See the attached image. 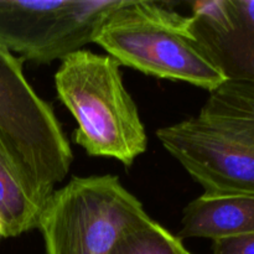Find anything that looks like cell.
Here are the masks:
<instances>
[{"instance_id": "cell-6", "label": "cell", "mask_w": 254, "mask_h": 254, "mask_svg": "<svg viewBox=\"0 0 254 254\" xmlns=\"http://www.w3.org/2000/svg\"><path fill=\"white\" fill-rule=\"evenodd\" d=\"M122 0H0V44L35 64L83 50Z\"/></svg>"}, {"instance_id": "cell-2", "label": "cell", "mask_w": 254, "mask_h": 254, "mask_svg": "<svg viewBox=\"0 0 254 254\" xmlns=\"http://www.w3.org/2000/svg\"><path fill=\"white\" fill-rule=\"evenodd\" d=\"M121 66L109 55L79 50L62 60L55 86L77 123L74 143L88 155L130 166L146 151L148 135Z\"/></svg>"}, {"instance_id": "cell-9", "label": "cell", "mask_w": 254, "mask_h": 254, "mask_svg": "<svg viewBox=\"0 0 254 254\" xmlns=\"http://www.w3.org/2000/svg\"><path fill=\"white\" fill-rule=\"evenodd\" d=\"M46 202L0 141V222L2 237H17L37 228Z\"/></svg>"}, {"instance_id": "cell-5", "label": "cell", "mask_w": 254, "mask_h": 254, "mask_svg": "<svg viewBox=\"0 0 254 254\" xmlns=\"http://www.w3.org/2000/svg\"><path fill=\"white\" fill-rule=\"evenodd\" d=\"M0 141L37 192L49 200L73 154L49 102L35 92L21 57L0 44Z\"/></svg>"}, {"instance_id": "cell-3", "label": "cell", "mask_w": 254, "mask_h": 254, "mask_svg": "<svg viewBox=\"0 0 254 254\" xmlns=\"http://www.w3.org/2000/svg\"><path fill=\"white\" fill-rule=\"evenodd\" d=\"M122 66L213 91L227 79L208 60L184 16L160 1L122 0L93 37Z\"/></svg>"}, {"instance_id": "cell-1", "label": "cell", "mask_w": 254, "mask_h": 254, "mask_svg": "<svg viewBox=\"0 0 254 254\" xmlns=\"http://www.w3.org/2000/svg\"><path fill=\"white\" fill-rule=\"evenodd\" d=\"M156 136L203 193L254 196V82L227 79L197 116Z\"/></svg>"}, {"instance_id": "cell-10", "label": "cell", "mask_w": 254, "mask_h": 254, "mask_svg": "<svg viewBox=\"0 0 254 254\" xmlns=\"http://www.w3.org/2000/svg\"><path fill=\"white\" fill-rule=\"evenodd\" d=\"M178 236L153 218L133 226L119 236L107 254H186Z\"/></svg>"}, {"instance_id": "cell-4", "label": "cell", "mask_w": 254, "mask_h": 254, "mask_svg": "<svg viewBox=\"0 0 254 254\" xmlns=\"http://www.w3.org/2000/svg\"><path fill=\"white\" fill-rule=\"evenodd\" d=\"M149 218L118 176L93 175L55 190L37 228L46 254H107L122 233Z\"/></svg>"}, {"instance_id": "cell-11", "label": "cell", "mask_w": 254, "mask_h": 254, "mask_svg": "<svg viewBox=\"0 0 254 254\" xmlns=\"http://www.w3.org/2000/svg\"><path fill=\"white\" fill-rule=\"evenodd\" d=\"M212 254H254V233L213 241Z\"/></svg>"}, {"instance_id": "cell-13", "label": "cell", "mask_w": 254, "mask_h": 254, "mask_svg": "<svg viewBox=\"0 0 254 254\" xmlns=\"http://www.w3.org/2000/svg\"><path fill=\"white\" fill-rule=\"evenodd\" d=\"M186 254H191V253H190V252H189V251H188V253H186Z\"/></svg>"}, {"instance_id": "cell-7", "label": "cell", "mask_w": 254, "mask_h": 254, "mask_svg": "<svg viewBox=\"0 0 254 254\" xmlns=\"http://www.w3.org/2000/svg\"><path fill=\"white\" fill-rule=\"evenodd\" d=\"M191 5V31L208 60L226 79L254 82V0Z\"/></svg>"}, {"instance_id": "cell-8", "label": "cell", "mask_w": 254, "mask_h": 254, "mask_svg": "<svg viewBox=\"0 0 254 254\" xmlns=\"http://www.w3.org/2000/svg\"><path fill=\"white\" fill-rule=\"evenodd\" d=\"M254 233V196L203 195L183 212L180 238H221Z\"/></svg>"}, {"instance_id": "cell-12", "label": "cell", "mask_w": 254, "mask_h": 254, "mask_svg": "<svg viewBox=\"0 0 254 254\" xmlns=\"http://www.w3.org/2000/svg\"><path fill=\"white\" fill-rule=\"evenodd\" d=\"M2 237V226H1V222H0V238Z\"/></svg>"}]
</instances>
